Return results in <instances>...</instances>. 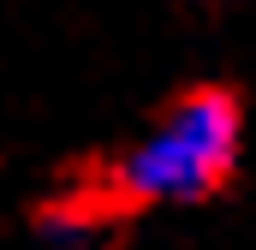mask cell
<instances>
[{"mask_svg": "<svg viewBox=\"0 0 256 250\" xmlns=\"http://www.w3.org/2000/svg\"><path fill=\"white\" fill-rule=\"evenodd\" d=\"M244 155V102L226 84H191L114 167L120 202H202Z\"/></svg>", "mask_w": 256, "mask_h": 250, "instance_id": "obj_1", "label": "cell"}]
</instances>
